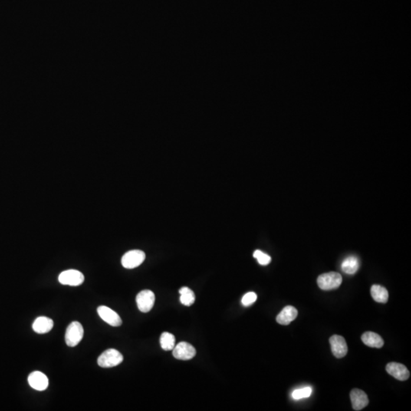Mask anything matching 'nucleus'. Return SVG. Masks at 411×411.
Wrapping results in <instances>:
<instances>
[{
    "instance_id": "nucleus-12",
    "label": "nucleus",
    "mask_w": 411,
    "mask_h": 411,
    "mask_svg": "<svg viewBox=\"0 0 411 411\" xmlns=\"http://www.w3.org/2000/svg\"><path fill=\"white\" fill-rule=\"evenodd\" d=\"M352 407L355 411H361L369 405L367 395L360 389H353L350 392Z\"/></svg>"
},
{
    "instance_id": "nucleus-22",
    "label": "nucleus",
    "mask_w": 411,
    "mask_h": 411,
    "mask_svg": "<svg viewBox=\"0 0 411 411\" xmlns=\"http://www.w3.org/2000/svg\"><path fill=\"white\" fill-rule=\"evenodd\" d=\"M257 298H258V297H257V294L255 293L249 292L243 297L241 303H242L243 306H249L253 303H255Z\"/></svg>"
},
{
    "instance_id": "nucleus-20",
    "label": "nucleus",
    "mask_w": 411,
    "mask_h": 411,
    "mask_svg": "<svg viewBox=\"0 0 411 411\" xmlns=\"http://www.w3.org/2000/svg\"><path fill=\"white\" fill-rule=\"evenodd\" d=\"M311 392H312L311 388H303V389L295 390L292 394V397L296 400H299V399H302V398H308L311 395Z\"/></svg>"
},
{
    "instance_id": "nucleus-7",
    "label": "nucleus",
    "mask_w": 411,
    "mask_h": 411,
    "mask_svg": "<svg viewBox=\"0 0 411 411\" xmlns=\"http://www.w3.org/2000/svg\"><path fill=\"white\" fill-rule=\"evenodd\" d=\"M196 350L192 345L181 342L173 349L174 357L180 360H190L196 356Z\"/></svg>"
},
{
    "instance_id": "nucleus-17",
    "label": "nucleus",
    "mask_w": 411,
    "mask_h": 411,
    "mask_svg": "<svg viewBox=\"0 0 411 411\" xmlns=\"http://www.w3.org/2000/svg\"><path fill=\"white\" fill-rule=\"evenodd\" d=\"M359 260L354 256L346 258L341 264L342 271L347 274H354L359 270Z\"/></svg>"
},
{
    "instance_id": "nucleus-21",
    "label": "nucleus",
    "mask_w": 411,
    "mask_h": 411,
    "mask_svg": "<svg viewBox=\"0 0 411 411\" xmlns=\"http://www.w3.org/2000/svg\"><path fill=\"white\" fill-rule=\"evenodd\" d=\"M254 258L258 260V263L261 265H268L271 261V258L268 254H265L260 250H256L254 252Z\"/></svg>"
},
{
    "instance_id": "nucleus-10",
    "label": "nucleus",
    "mask_w": 411,
    "mask_h": 411,
    "mask_svg": "<svg viewBox=\"0 0 411 411\" xmlns=\"http://www.w3.org/2000/svg\"><path fill=\"white\" fill-rule=\"evenodd\" d=\"M28 381L30 386L34 390L42 392L48 387V379L46 375L39 371L31 372L28 376Z\"/></svg>"
},
{
    "instance_id": "nucleus-8",
    "label": "nucleus",
    "mask_w": 411,
    "mask_h": 411,
    "mask_svg": "<svg viewBox=\"0 0 411 411\" xmlns=\"http://www.w3.org/2000/svg\"><path fill=\"white\" fill-rule=\"evenodd\" d=\"M98 314L102 320L113 327H119L122 324V320L119 314L115 312L107 306H99L97 309Z\"/></svg>"
},
{
    "instance_id": "nucleus-1",
    "label": "nucleus",
    "mask_w": 411,
    "mask_h": 411,
    "mask_svg": "<svg viewBox=\"0 0 411 411\" xmlns=\"http://www.w3.org/2000/svg\"><path fill=\"white\" fill-rule=\"evenodd\" d=\"M342 281L343 278L341 274L337 272H329L321 274L317 280L318 287L325 291L338 288L341 285Z\"/></svg>"
},
{
    "instance_id": "nucleus-14",
    "label": "nucleus",
    "mask_w": 411,
    "mask_h": 411,
    "mask_svg": "<svg viewBox=\"0 0 411 411\" xmlns=\"http://www.w3.org/2000/svg\"><path fill=\"white\" fill-rule=\"evenodd\" d=\"M54 327V320L47 317H38L34 320L32 328L34 332L40 334L47 333Z\"/></svg>"
},
{
    "instance_id": "nucleus-13",
    "label": "nucleus",
    "mask_w": 411,
    "mask_h": 411,
    "mask_svg": "<svg viewBox=\"0 0 411 411\" xmlns=\"http://www.w3.org/2000/svg\"><path fill=\"white\" fill-rule=\"evenodd\" d=\"M298 315V311L293 306H288L284 308L277 315V321L281 325H288L290 323L297 318Z\"/></svg>"
},
{
    "instance_id": "nucleus-9",
    "label": "nucleus",
    "mask_w": 411,
    "mask_h": 411,
    "mask_svg": "<svg viewBox=\"0 0 411 411\" xmlns=\"http://www.w3.org/2000/svg\"><path fill=\"white\" fill-rule=\"evenodd\" d=\"M330 346H331L332 353L335 357L340 359V358L344 357L347 354L348 347H347L346 340L341 336H332L330 338Z\"/></svg>"
},
{
    "instance_id": "nucleus-19",
    "label": "nucleus",
    "mask_w": 411,
    "mask_h": 411,
    "mask_svg": "<svg viewBox=\"0 0 411 411\" xmlns=\"http://www.w3.org/2000/svg\"><path fill=\"white\" fill-rule=\"evenodd\" d=\"M160 344L165 351L173 350L175 346V337L172 333L164 332L160 337Z\"/></svg>"
},
{
    "instance_id": "nucleus-3",
    "label": "nucleus",
    "mask_w": 411,
    "mask_h": 411,
    "mask_svg": "<svg viewBox=\"0 0 411 411\" xmlns=\"http://www.w3.org/2000/svg\"><path fill=\"white\" fill-rule=\"evenodd\" d=\"M123 360V355L120 352L114 349H108L100 355L98 364L102 368H112L120 365Z\"/></svg>"
},
{
    "instance_id": "nucleus-2",
    "label": "nucleus",
    "mask_w": 411,
    "mask_h": 411,
    "mask_svg": "<svg viewBox=\"0 0 411 411\" xmlns=\"http://www.w3.org/2000/svg\"><path fill=\"white\" fill-rule=\"evenodd\" d=\"M84 329L78 321H73L69 324L66 330L65 340L67 346L74 347L83 340Z\"/></svg>"
},
{
    "instance_id": "nucleus-16",
    "label": "nucleus",
    "mask_w": 411,
    "mask_h": 411,
    "mask_svg": "<svg viewBox=\"0 0 411 411\" xmlns=\"http://www.w3.org/2000/svg\"><path fill=\"white\" fill-rule=\"evenodd\" d=\"M371 296L375 301L379 303H387L389 300V292L385 287L379 285H373L371 287Z\"/></svg>"
},
{
    "instance_id": "nucleus-5",
    "label": "nucleus",
    "mask_w": 411,
    "mask_h": 411,
    "mask_svg": "<svg viewBox=\"0 0 411 411\" xmlns=\"http://www.w3.org/2000/svg\"><path fill=\"white\" fill-rule=\"evenodd\" d=\"M59 282L63 285L78 287L84 283L85 277L83 273L76 270L63 271L59 276Z\"/></svg>"
},
{
    "instance_id": "nucleus-18",
    "label": "nucleus",
    "mask_w": 411,
    "mask_h": 411,
    "mask_svg": "<svg viewBox=\"0 0 411 411\" xmlns=\"http://www.w3.org/2000/svg\"><path fill=\"white\" fill-rule=\"evenodd\" d=\"M179 293L181 294L180 302L184 306H191L195 303V293L188 287H182V289H180Z\"/></svg>"
},
{
    "instance_id": "nucleus-4",
    "label": "nucleus",
    "mask_w": 411,
    "mask_h": 411,
    "mask_svg": "<svg viewBox=\"0 0 411 411\" xmlns=\"http://www.w3.org/2000/svg\"><path fill=\"white\" fill-rule=\"evenodd\" d=\"M146 259V254L140 250H132L123 256L121 264L124 268L133 269L143 264Z\"/></svg>"
},
{
    "instance_id": "nucleus-11",
    "label": "nucleus",
    "mask_w": 411,
    "mask_h": 411,
    "mask_svg": "<svg viewBox=\"0 0 411 411\" xmlns=\"http://www.w3.org/2000/svg\"><path fill=\"white\" fill-rule=\"evenodd\" d=\"M386 371L391 376L400 381L409 379L410 372L405 365L398 363H390L386 366Z\"/></svg>"
},
{
    "instance_id": "nucleus-6",
    "label": "nucleus",
    "mask_w": 411,
    "mask_h": 411,
    "mask_svg": "<svg viewBox=\"0 0 411 411\" xmlns=\"http://www.w3.org/2000/svg\"><path fill=\"white\" fill-rule=\"evenodd\" d=\"M156 297L151 290H143L136 296V304L139 311L143 313L149 312L155 304Z\"/></svg>"
},
{
    "instance_id": "nucleus-15",
    "label": "nucleus",
    "mask_w": 411,
    "mask_h": 411,
    "mask_svg": "<svg viewBox=\"0 0 411 411\" xmlns=\"http://www.w3.org/2000/svg\"><path fill=\"white\" fill-rule=\"evenodd\" d=\"M361 339L364 344L372 348L380 349L384 346L383 339L378 333H374V332H366L362 335Z\"/></svg>"
}]
</instances>
